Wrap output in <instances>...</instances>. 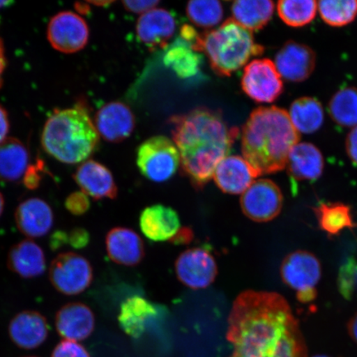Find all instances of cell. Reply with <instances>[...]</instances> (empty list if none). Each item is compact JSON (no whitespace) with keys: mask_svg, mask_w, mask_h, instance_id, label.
I'll return each mask as SVG.
<instances>
[{"mask_svg":"<svg viewBox=\"0 0 357 357\" xmlns=\"http://www.w3.org/2000/svg\"><path fill=\"white\" fill-rule=\"evenodd\" d=\"M229 357H307L300 324L287 300L275 292L248 291L236 298L229 318Z\"/></svg>","mask_w":357,"mask_h":357,"instance_id":"1","label":"cell"},{"mask_svg":"<svg viewBox=\"0 0 357 357\" xmlns=\"http://www.w3.org/2000/svg\"><path fill=\"white\" fill-rule=\"evenodd\" d=\"M171 123L182 172L196 189H202L218 165L229 156L239 129L229 128L220 112L207 108L173 116Z\"/></svg>","mask_w":357,"mask_h":357,"instance_id":"2","label":"cell"},{"mask_svg":"<svg viewBox=\"0 0 357 357\" xmlns=\"http://www.w3.org/2000/svg\"><path fill=\"white\" fill-rule=\"evenodd\" d=\"M300 139L287 110L260 107L252 112L243 127V158L258 176L279 172L287 167L290 151Z\"/></svg>","mask_w":357,"mask_h":357,"instance_id":"3","label":"cell"},{"mask_svg":"<svg viewBox=\"0 0 357 357\" xmlns=\"http://www.w3.org/2000/svg\"><path fill=\"white\" fill-rule=\"evenodd\" d=\"M100 135L83 106L59 109L47 119L42 133L46 153L65 164L86 162L96 151Z\"/></svg>","mask_w":357,"mask_h":357,"instance_id":"4","label":"cell"},{"mask_svg":"<svg viewBox=\"0 0 357 357\" xmlns=\"http://www.w3.org/2000/svg\"><path fill=\"white\" fill-rule=\"evenodd\" d=\"M194 50L205 52L214 73L230 77L252 56L261 55L264 47L255 43L251 31L229 19L218 29L199 35Z\"/></svg>","mask_w":357,"mask_h":357,"instance_id":"5","label":"cell"},{"mask_svg":"<svg viewBox=\"0 0 357 357\" xmlns=\"http://www.w3.org/2000/svg\"><path fill=\"white\" fill-rule=\"evenodd\" d=\"M137 165L146 178L162 183L175 175L181 156L174 142L167 137L155 136L138 147Z\"/></svg>","mask_w":357,"mask_h":357,"instance_id":"6","label":"cell"},{"mask_svg":"<svg viewBox=\"0 0 357 357\" xmlns=\"http://www.w3.org/2000/svg\"><path fill=\"white\" fill-rule=\"evenodd\" d=\"M321 275V263L310 252L296 251L289 253L281 263V279L289 288L296 290L298 301L303 303L315 300V287L319 282Z\"/></svg>","mask_w":357,"mask_h":357,"instance_id":"7","label":"cell"},{"mask_svg":"<svg viewBox=\"0 0 357 357\" xmlns=\"http://www.w3.org/2000/svg\"><path fill=\"white\" fill-rule=\"evenodd\" d=\"M49 279L58 292L77 296L91 284L92 266L86 258L77 253H61L51 263Z\"/></svg>","mask_w":357,"mask_h":357,"instance_id":"8","label":"cell"},{"mask_svg":"<svg viewBox=\"0 0 357 357\" xmlns=\"http://www.w3.org/2000/svg\"><path fill=\"white\" fill-rule=\"evenodd\" d=\"M283 195L280 187L268 178H260L250 185L241 196L242 211L250 220L266 222L275 220L283 207Z\"/></svg>","mask_w":357,"mask_h":357,"instance_id":"9","label":"cell"},{"mask_svg":"<svg viewBox=\"0 0 357 357\" xmlns=\"http://www.w3.org/2000/svg\"><path fill=\"white\" fill-rule=\"evenodd\" d=\"M245 95L257 102H272L284 91V84L273 61L256 59L245 66L242 77Z\"/></svg>","mask_w":357,"mask_h":357,"instance_id":"10","label":"cell"},{"mask_svg":"<svg viewBox=\"0 0 357 357\" xmlns=\"http://www.w3.org/2000/svg\"><path fill=\"white\" fill-rule=\"evenodd\" d=\"M89 31L83 17L71 11L58 13L47 26V38L62 53L77 52L86 46Z\"/></svg>","mask_w":357,"mask_h":357,"instance_id":"11","label":"cell"},{"mask_svg":"<svg viewBox=\"0 0 357 357\" xmlns=\"http://www.w3.org/2000/svg\"><path fill=\"white\" fill-rule=\"evenodd\" d=\"M176 272L181 282L190 289H202L215 280L218 266L212 253L205 248L186 250L176 261Z\"/></svg>","mask_w":357,"mask_h":357,"instance_id":"12","label":"cell"},{"mask_svg":"<svg viewBox=\"0 0 357 357\" xmlns=\"http://www.w3.org/2000/svg\"><path fill=\"white\" fill-rule=\"evenodd\" d=\"M275 60L281 78L289 82H305L310 77L316 66L314 51L307 45L294 40L284 44Z\"/></svg>","mask_w":357,"mask_h":357,"instance_id":"13","label":"cell"},{"mask_svg":"<svg viewBox=\"0 0 357 357\" xmlns=\"http://www.w3.org/2000/svg\"><path fill=\"white\" fill-rule=\"evenodd\" d=\"M176 29L175 17L164 8H154L144 13L138 19L136 26L138 39L151 51L167 48Z\"/></svg>","mask_w":357,"mask_h":357,"instance_id":"14","label":"cell"},{"mask_svg":"<svg viewBox=\"0 0 357 357\" xmlns=\"http://www.w3.org/2000/svg\"><path fill=\"white\" fill-rule=\"evenodd\" d=\"M95 126L105 140L120 142L131 135L135 128V117L123 102H110L97 112Z\"/></svg>","mask_w":357,"mask_h":357,"instance_id":"15","label":"cell"},{"mask_svg":"<svg viewBox=\"0 0 357 357\" xmlns=\"http://www.w3.org/2000/svg\"><path fill=\"white\" fill-rule=\"evenodd\" d=\"M15 217L17 229L29 238H42L51 231L54 223L50 205L39 198L22 201L16 208Z\"/></svg>","mask_w":357,"mask_h":357,"instance_id":"16","label":"cell"},{"mask_svg":"<svg viewBox=\"0 0 357 357\" xmlns=\"http://www.w3.org/2000/svg\"><path fill=\"white\" fill-rule=\"evenodd\" d=\"M73 177L83 193L93 199H114L117 197L118 188L113 175L108 168L96 160L84 162Z\"/></svg>","mask_w":357,"mask_h":357,"instance_id":"17","label":"cell"},{"mask_svg":"<svg viewBox=\"0 0 357 357\" xmlns=\"http://www.w3.org/2000/svg\"><path fill=\"white\" fill-rule=\"evenodd\" d=\"M163 310L162 306L155 305L146 298L139 296L129 297L120 307V328L128 336L139 338L146 332L149 324L159 318Z\"/></svg>","mask_w":357,"mask_h":357,"instance_id":"18","label":"cell"},{"mask_svg":"<svg viewBox=\"0 0 357 357\" xmlns=\"http://www.w3.org/2000/svg\"><path fill=\"white\" fill-rule=\"evenodd\" d=\"M96 319L91 307L82 303H69L56 315V328L66 340L79 342L91 336Z\"/></svg>","mask_w":357,"mask_h":357,"instance_id":"19","label":"cell"},{"mask_svg":"<svg viewBox=\"0 0 357 357\" xmlns=\"http://www.w3.org/2000/svg\"><path fill=\"white\" fill-rule=\"evenodd\" d=\"M258 176L242 156L229 155L218 165L213 180L223 193L243 194Z\"/></svg>","mask_w":357,"mask_h":357,"instance_id":"20","label":"cell"},{"mask_svg":"<svg viewBox=\"0 0 357 357\" xmlns=\"http://www.w3.org/2000/svg\"><path fill=\"white\" fill-rule=\"evenodd\" d=\"M49 325L45 317L36 311H22L17 314L8 326L11 340L22 349H34L46 341Z\"/></svg>","mask_w":357,"mask_h":357,"instance_id":"21","label":"cell"},{"mask_svg":"<svg viewBox=\"0 0 357 357\" xmlns=\"http://www.w3.org/2000/svg\"><path fill=\"white\" fill-rule=\"evenodd\" d=\"M107 253L116 264L134 266L145 255L144 244L136 231L127 227H114L106 236Z\"/></svg>","mask_w":357,"mask_h":357,"instance_id":"22","label":"cell"},{"mask_svg":"<svg viewBox=\"0 0 357 357\" xmlns=\"http://www.w3.org/2000/svg\"><path fill=\"white\" fill-rule=\"evenodd\" d=\"M140 229L147 239L155 243L166 242L181 229V220L172 208L155 204L142 212Z\"/></svg>","mask_w":357,"mask_h":357,"instance_id":"23","label":"cell"},{"mask_svg":"<svg viewBox=\"0 0 357 357\" xmlns=\"http://www.w3.org/2000/svg\"><path fill=\"white\" fill-rule=\"evenodd\" d=\"M289 176L296 181H315L322 176L324 158L321 151L310 142H298L289 155Z\"/></svg>","mask_w":357,"mask_h":357,"instance_id":"24","label":"cell"},{"mask_svg":"<svg viewBox=\"0 0 357 357\" xmlns=\"http://www.w3.org/2000/svg\"><path fill=\"white\" fill-rule=\"evenodd\" d=\"M8 269L22 278L33 279L46 271V257L41 247L31 239L13 245L8 254Z\"/></svg>","mask_w":357,"mask_h":357,"instance_id":"25","label":"cell"},{"mask_svg":"<svg viewBox=\"0 0 357 357\" xmlns=\"http://www.w3.org/2000/svg\"><path fill=\"white\" fill-rule=\"evenodd\" d=\"M29 165V153L22 142L7 138L0 144V181H19L28 171Z\"/></svg>","mask_w":357,"mask_h":357,"instance_id":"26","label":"cell"},{"mask_svg":"<svg viewBox=\"0 0 357 357\" xmlns=\"http://www.w3.org/2000/svg\"><path fill=\"white\" fill-rule=\"evenodd\" d=\"M163 62L178 77L189 79L199 73L202 57L190 44L178 38L166 48Z\"/></svg>","mask_w":357,"mask_h":357,"instance_id":"27","label":"cell"},{"mask_svg":"<svg viewBox=\"0 0 357 357\" xmlns=\"http://www.w3.org/2000/svg\"><path fill=\"white\" fill-rule=\"evenodd\" d=\"M275 4L270 0H239L231 6L233 19L249 31H259L271 20Z\"/></svg>","mask_w":357,"mask_h":357,"instance_id":"28","label":"cell"},{"mask_svg":"<svg viewBox=\"0 0 357 357\" xmlns=\"http://www.w3.org/2000/svg\"><path fill=\"white\" fill-rule=\"evenodd\" d=\"M288 114L298 132L314 133L319 130L324 122L323 105L312 97H302L294 100Z\"/></svg>","mask_w":357,"mask_h":357,"instance_id":"29","label":"cell"},{"mask_svg":"<svg viewBox=\"0 0 357 357\" xmlns=\"http://www.w3.org/2000/svg\"><path fill=\"white\" fill-rule=\"evenodd\" d=\"M320 229L330 236L357 227L351 208L342 203H323L314 208Z\"/></svg>","mask_w":357,"mask_h":357,"instance_id":"30","label":"cell"},{"mask_svg":"<svg viewBox=\"0 0 357 357\" xmlns=\"http://www.w3.org/2000/svg\"><path fill=\"white\" fill-rule=\"evenodd\" d=\"M330 117L339 126H357V87L342 88L335 93L328 102Z\"/></svg>","mask_w":357,"mask_h":357,"instance_id":"31","label":"cell"},{"mask_svg":"<svg viewBox=\"0 0 357 357\" xmlns=\"http://www.w3.org/2000/svg\"><path fill=\"white\" fill-rule=\"evenodd\" d=\"M318 3L314 0H280L278 11L280 20L292 28H302L314 20Z\"/></svg>","mask_w":357,"mask_h":357,"instance_id":"32","label":"cell"},{"mask_svg":"<svg viewBox=\"0 0 357 357\" xmlns=\"http://www.w3.org/2000/svg\"><path fill=\"white\" fill-rule=\"evenodd\" d=\"M318 3L319 15L331 26H344L350 24L357 17L356 0H321Z\"/></svg>","mask_w":357,"mask_h":357,"instance_id":"33","label":"cell"},{"mask_svg":"<svg viewBox=\"0 0 357 357\" xmlns=\"http://www.w3.org/2000/svg\"><path fill=\"white\" fill-rule=\"evenodd\" d=\"M187 16L199 28L212 29L217 26L223 17L222 3L215 0L190 1L186 7Z\"/></svg>","mask_w":357,"mask_h":357,"instance_id":"34","label":"cell"},{"mask_svg":"<svg viewBox=\"0 0 357 357\" xmlns=\"http://www.w3.org/2000/svg\"><path fill=\"white\" fill-rule=\"evenodd\" d=\"M337 289L347 301L352 300L357 294V261L355 258H348L339 270Z\"/></svg>","mask_w":357,"mask_h":357,"instance_id":"35","label":"cell"},{"mask_svg":"<svg viewBox=\"0 0 357 357\" xmlns=\"http://www.w3.org/2000/svg\"><path fill=\"white\" fill-rule=\"evenodd\" d=\"M65 207L67 211L75 216L83 215L91 208V201L88 195L82 191L74 192L70 194L65 201Z\"/></svg>","mask_w":357,"mask_h":357,"instance_id":"36","label":"cell"},{"mask_svg":"<svg viewBox=\"0 0 357 357\" xmlns=\"http://www.w3.org/2000/svg\"><path fill=\"white\" fill-rule=\"evenodd\" d=\"M52 357H91L86 348L77 342L64 340L53 351Z\"/></svg>","mask_w":357,"mask_h":357,"instance_id":"37","label":"cell"},{"mask_svg":"<svg viewBox=\"0 0 357 357\" xmlns=\"http://www.w3.org/2000/svg\"><path fill=\"white\" fill-rule=\"evenodd\" d=\"M91 240V236L88 231L82 227H75L67 233L66 242L70 247L75 249L86 248Z\"/></svg>","mask_w":357,"mask_h":357,"instance_id":"38","label":"cell"},{"mask_svg":"<svg viewBox=\"0 0 357 357\" xmlns=\"http://www.w3.org/2000/svg\"><path fill=\"white\" fill-rule=\"evenodd\" d=\"M160 1L156 0H131V1H123V7L128 12L144 15V13L154 10L158 6Z\"/></svg>","mask_w":357,"mask_h":357,"instance_id":"39","label":"cell"},{"mask_svg":"<svg viewBox=\"0 0 357 357\" xmlns=\"http://www.w3.org/2000/svg\"><path fill=\"white\" fill-rule=\"evenodd\" d=\"M43 165L38 162L33 167H29L24 176V184L29 190L37 189L42 181Z\"/></svg>","mask_w":357,"mask_h":357,"instance_id":"40","label":"cell"},{"mask_svg":"<svg viewBox=\"0 0 357 357\" xmlns=\"http://www.w3.org/2000/svg\"><path fill=\"white\" fill-rule=\"evenodd\" d=\"M346 151L348 158L357 165V126L352 128L346 138Z\"/></svg>","mask_w":357,"mask_h":357,"instance_id":"41","label":"cell"},{"mask_svg":"<svg viewBox=\"0 0 357 357\" xmlns=\"http://www.w3.org/2000/svg\"><path fill=\"white\" fill-rule=\"evenodd\" d=\"M193 238V231L190 227H181L176 235L171 240V242L175 245H187L190 244Z\"/></svg>","mask_w":357,"mask_h":357,"instance_id":"42","label":"cell"},{"mask_svg":"<svg viewBox=\"0 0 357 357\" xmlns=\"http://www.w3.org/2000/svg\"><path fill=\"white\" fill-rule=\"evenodd\" d=\"M180 38L184 40L186 43L190 44L191 47L194 49L195 44L197 43L199 38V34L197 31L193 28V26L185 24L182 26V28L181 29Z\"/></svg>","mask_w":357,"mask_h":357,"instance_id":"43","label":"cell"},{"mask_svg":"<svg viewBox=\"0 0 357 357\" xmlns=\"http://www.w3.org/2000/svg\"><path fill=\"white\" fill-rule=\"evenodd\" d=\"M10 131V121L6 109L0 105V144L7 139V135Z\"/></svg>","mask_w":357,"mask_h":357,"instance_id":"44","label":"cell"},{"mask_svg":"<svg viewBox=\"0 0 357 357\" xmlns=\"http://www.w3.org/2000/svg\"><path fill=\"white\" fill-rule=\"evenodd\" d=\"M347 330L351 337L357 343V312L348 322Z\"/></svg>","mask_w":357,"mask_h":357,"instance_id":"45","label":"cell"},{"mask_svg":"<svg viewBox=\"0 0 357 357\" xmlns=\"http://www.w3.org/2000/svg\"><path fill=\"white\" fill-rule=\"evenodd\" d=\"M6 56H4V49L3 45L0 39V86H1L2 80H3V74L4 69H6Z\"/></svg>","mask_w":357,"mask_h":357,"instance_id":"46","label":"cell"},{"mask_svg":"<svg viewBox=\"0 0 357 357\" xmlns=\"http://www.w3.org/2000/svg\"><path fill=\"white\" fill-rule=\"evenodd\" d=\"M3 208H4V198H3V196L1 193V192H0V217H1V215H2V213L3 212Z\"/></svg>","mask_w":357,"mask_h":357,"instance_id":"47","label":"cell"},{"mask_svg":"<svg viewBox=\"0 0 357 357\" xmlns=\"http://www.w3.org/2000/svg\"><path fill=\"white\" fill-rule=\"evenodd\" d=\"M92 4H95V6H109V4L112 3L111 1H100V2H89Z\"/></svg>","mask_w":357,"mask_h":357,"instance_id":"48","label":"cell"},{"mask_svg":"<svg viewBox=\"0 0 357 357\" xmlns=\"http://www.w3.org/2000/svg\"><path fill=\"white\" fill-rule=\"evenodd\" d=\"M12 3H13V1H3V0H0V8L10 6V4H12Z\"/></svg>","mask_w":357,"mask_h":357,"instance_id":"49","label":"cell"},{"mask_svg":"<svg viewBox=\"0 0 357 357\" xmlns=\"http://www.w3.org/2000/svg\"><path fill=\"white\" fill-rule=\"evenodd\" d=\"M312 357H328V356H324V355H319V356H312Z\"/></svg>","mask_w":357,"mask_h":357,"instance_id":"50","label":"cell"}]
</instances>
